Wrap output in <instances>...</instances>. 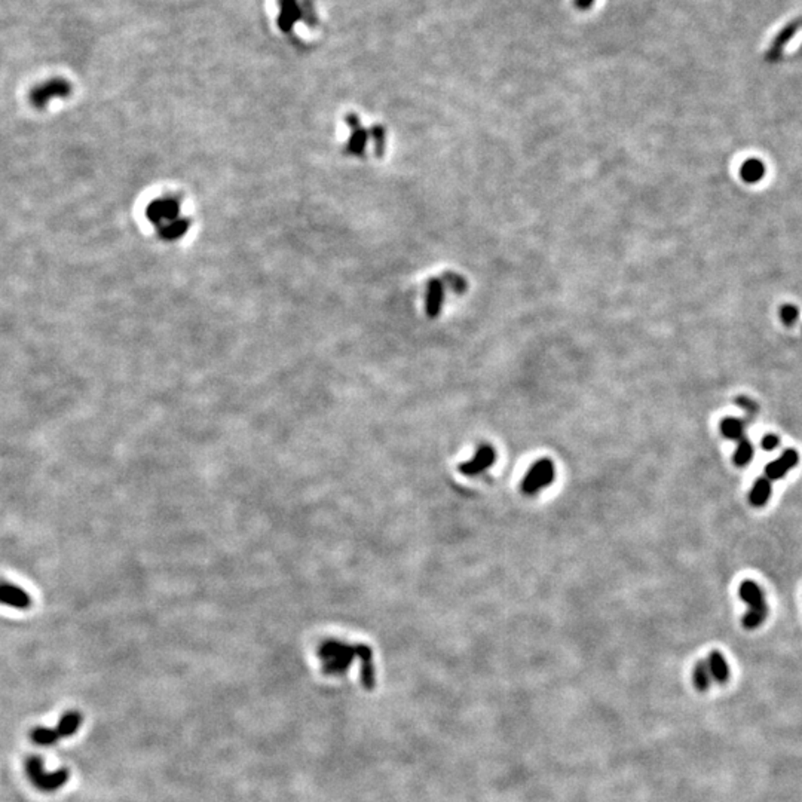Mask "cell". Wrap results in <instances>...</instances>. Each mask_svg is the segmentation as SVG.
Wrapping results in <instances>:
<instances>
[{
  "instance_id": "6da1fadb",
  "label": "cell",
  "mask_w": 802,
  "mask_h": 802,
  "mask_svg": "<svg viewBox=\"0 0 802 802\" xmlns=\"http://www.w3.org/2000/svg\"><path fill=\"white\" fill-rule=\"evenodd\" d=\"M137 223L164 245L182 244L196 229V210L191 195L175 184H157L138 198Z\"/></svg>"
},
{
  "instance_id": "7a4b0ae2",
  "label": "cell",
  "mask_w": 802,
  "mask_h": 802,
  "mask_svg": "<svg viewBox=\"0 0 802 802\" xmlns=\"http://www.w3.org/2000/svg\"><path fill=\"white\" fill-rule=\"evenodd\" d=\"M740 599L749 607V611L741 618V626L746 630H755L762 626L768 617V605L764 591L755 581L746 580L738 587Z\"/></svg>"
},
{
  "instance_id": "3957f363",
  "label": "cell",
  "mask_w": 802,
  "mask_h": 802,
  "mask_svg": "<svg viewBox=\"0 0 802 802\" xmlns=\"http://www.w3.org/2000/svg\"><path fill=\"white\" fill-rule=\"evenodd\" d=\"M318 653L323 661L324 673L342 675L351 666L354 657H359V645L352 647L338 640H327L320 647Z\"/></svg>"
},
{
  "instance_id": "277c9868",
  "label": "cell",
  "mask_w": 802,
  "mask_h": 802,
  "mask_svg": "<svg viewBox=\"0 0 802 802\" xmlns=\"http://www.w3.org/2000/svg\"><path fill=\"white\" fill-rule=\"evenodd\" d=\"M26 772L35 787L42 792L58 790L67 783L68 777H70V772H68L67 768H59L54 772H48L45 770L44 759L37 755L30 756L26 761Z\"/></svg>"
},
{
  "instance_id": "5b68a950",
  "label": "cell",
  "mask_w": 802,
  "mask_h": 802,
  "mask_svg": "<svg viewBox=\"0 0 802 802\" xmlns=\"http://www.w3.org/2000/svg\"><path fill=\"white\" fill-rule=\"evenodd\" d=\"M556 477V467L550 459H540L535 462L526 472L522 483V489L526 495H535L546 489Z\"/></svg>"
},
{
  "instance_id": "8992f818",
  "label": "cell",
  "mask_w": 802,
  "mask_h": 802,
  "mask_svg": "<svg viewBox=\"0 0 802 802\" xmlns=\"http://www.w3.org/2000/svg\"><path fill=\"white\" fill-rule=\"evenodd\" d=\"M72 94V85L63 77H54L37 85L30 93V102L37 108H44L52 98H64Z\"/></svg>"
},
{
  "instance_id": "52a82bcc",
  "label": "cell",
  "mask_w": 802,
  "mask_h": 802,
  "mask_svg": "<svg viewBox=\"0 0 802 802\" xmlns=\"http://www.w3.org/2000/svg\"><path fill=\"white\" fill-rule=\"evenodd\" d=\"M799 462V453L795 449H786L780 455V458L765 465V477L768 480H780L794 470Z\"/></svg>"
},
{
  "instance_id": "ba28073f",
  "label": "cell",
  "mask_w": 802,
  "mask_h": 802,
  "mask_svg": "<svg viewBox=\"0 0 802 802\" xmlns=\"http://www.w3.org/2000/svg\"><path fill=\"white\" fill-rule=\"evenodd\" d=\"M495 461H497V452H495L492 446L483 444L481 448H479V450L475 452L471 461L461 465L459 471L465 475H477L481 471L489 468L492 464H495Z\"/></svg>"
},
{
  "instance_id": "9c48e42d",
  "label": "cell",
  "mask_w": 802,
  "mask_h": 802,
  "mask_svg": "<svg viewBox=\"0 0 802 802\" xmlns=\"http://www.w3.org/2000/svg\"><path fill=\"white\" fill-rule=\"evenodd\" d=\"M302 19V2L299 0H278V27L281 32L290 33L297 21Z\"/></svg>"
},
{
  "instance_id": "30bf717a",
  "label": "cell",
  "mask_w": 802,
  "mask_h": 802,
  "mask_svg": "<svg viewBox=\"0 0 802 802\" xmlns=\"http://www.w3.org/2000/svg\"><path fill=\"white\" fill-rule=\"evenodd\" d=\"M0 605L17 609H27L32 605V599L21 587L9 582H2L0 584Z\"/></svg>"
},
{
  "instance_id": "8fae6325",
  "label": "cell",
  "mask_w": 802,
  "mask_h": 802,
  "mask_svg": "<svg viewBox=\"0 0 802 802\" xmlns=\"http://www.w3.org/2000/svg\"><path fill=\"white\" fill-rule=\"evenodd\" d=\"M706 662H707V667H709L710 676L713 680L718 682L719 685H724V683L728 682L731 673H729V666H728V662L724 657V653L716 651V649L712 651L709 653Z\"/></svg>"
},
{
  "instance_id": "7c38bea8",
  "label": "cell",
  "mask_w": 802,
  "mask_h": 802,
  "mask_svg": "<svg viewBox=\"0 0 802 802\" xmlns=\"http://www.w3.org/2000/svg\"><path fill=\"white\" fill-rule=\"evenodd\" d=\"M359 658L361 660V682L365 689H373L376 685V673L373 666V652L367 645H359Z\"/></svg>"
},
{
  "instance_id": "4fadbf2b",
  "label": "cell",
  "mask_w": 802,
  "mask_h": 802,
  "mask_svg": "<svg viewBox=\"0 0 802 802\" xmlns=\"http://www.w3.org/2000/svg\"><path fill=\"white\" fill-rule=\"evenodd\" d=\"M741 180L749 184L761 182L765 177V165L758 157H749L740 166Z\"/></svg>"
},
{
  "instance_id": "5bb4252c",
  "label": "cell",
  "mask_w": 802,
  "mask_h": 802,
  "mask_svg": "<svg viewBox=\"0 0 802 802\" xmlns=\"http://www.w3.org/2000/svg\"><path fill=\"white\" fill-rule=\"evenodd\" d=\"M771 492H772L771 480H768L767 477H759L750 489L749 502L756 508L764 507L771 498Z\"/></svg>"
},
{
  "instance_id": "9a60e30c",
  "label": "cell",
  "mask_w": 802,
  "mask_h": 802,
  "mask_svg": "<svg viewBox=\"0 0 802 802\" xmlns=\"http://www.w3.org/2000/svg\"><path fill=\"white\" fill-rule=\"evenodd\" d=\"M745 428H746L745 421L732 418V416H727V418L722 419L719 423V430L722 435L732 441H741L743 439H746Z\"/></svg>"
},
{
  "instance_id": "2e32d148",
  "label": "cell",
  "mask_w": 802,
  "mask_h": 802,
  "mask_svg": "<svg viewBox=\"0 0 802 802\" xmlns=\"http://www.w3.org/2000/svg\"><path fill=\"white\" fill-rule=\"evenodd\" d=\"M82 715L79 712H67L61 716V719L58 720L57 724V731L58 734L63 737H72L73 734H76L77 729L81 728L82 725Z\"/></svg>"
},
{
  "instance_id": "e0dca14e",
  "label": "cell",
  "mask_w": 802,
  "mask_h": 802,
  "mask_svg": "<svg viewBox=\"0 0 802 802\" xmlns=\"http://www.w3.org/2000/svg\"><path fill=\"white\" fill-rule=\"evenodd\" d=\"M692 683H694V688L700 692H706L710 688L712 676L706 660L697 661L694 667H692Z\"/></svg>"
},
{
  "instance_id": "ac0fdd59",
  "label": "cell",
  "mask_w": 802,
  "mask_h": 802,
  "mask_svg": "<svg viewBox=\"0 0 802 802\" xmlns=\"http://www.w3.org/2000/svg\"><path fill=\"white\" fill-rule=\"evenodd\" d=\"M30 738L39 746H54L57 745L58 740L61 738V736L58 734L57 728L36 727L32 732H30Z\"/></svg>"
},
{
  "instance_id": "d6986e66",
  "label": "cell",
  "mask_w": 802,
  "mask_h": 802,
  "mask_svg": "<svg viewBox=\"0 0 802 802\" xmlns=\"http://www.w3.org/2000/svg\"><path fill=\"white\" fill-rule=\"evenodd\" d=\"M754 444H752L747 439H743L741 441H738L737 449L732 455V462H734L736 467H746V465L752 461L754 458Z\"/></svg>"
},
{
  "instance_id": "ffe728a7",
  "label": "cell",
  "mask_w": 802,
  "mask_h": 802,
  "mask_svg": "<svg viewBox=\"0 0 802 802\" xmlns=\"http://www.w3.org/2000/svg\"><path fill=\"white\" fill-rule=\"evenodd\" d=\"M798 316H799V311L795 305H783L780 308V318L783 321L785 325L792 327L796 321H798Z\"/></svg>"
},
{
  "instance_id": "44dd1931",
  "label": "cell",
  "mask_w": 802,
  "mask_h": 802,
  "mask_svg": "<svg viewBox=\"0 0 802 802\" xmlns=\"http://www.w3.org/2000/svg\"><path fill=\"white\" fill-rule=\"evenodd\" d=\"M302 19L309 27H314L316 24V12L314 5L311 3V0H302Z\"/></svg>"
},
{
  "instance_id": "7402d4cb",
  "label": "cell",
  "mask_w": 802,
  "mask_h": 802,
  "mask_svg": "<svg viewBox=\"0 0 802 802\" xmlns=\"http://www.w3.org/2000/svg\"><path fill=\"white\" fill-rule=\"evenodd\" d=\"M779 444H780V437H779L777 434H772V432L765 434L764 437H762V440H761V448L764 449V450H767V452H771V450L777 449Z\"/></svg>"
},
{
  "instance_id": "603a6c76",
  "label": "cell",
  "mask_w": 802,
  "mask_h": 802,
  "mask_svg": "<svg viewBox=\"0 0 802 802\" xmlns=\"http://www.w3.org/2000/svg\"><path fill=\"white\" fill-rule=\"evenodd\" d=\"M736 404L740 405L743 410H746L752 416L758 413V404L754 400H750L749 397H741V395H738V397L736 399Z\"/></svg>"
},
{
  "instance_id": "cb8c5ba5",
  "label": "cell",
  "mask_w": 802,
  "mask_h": 802,
  "mask_svg": "<svg viewBox=\"0 0 802 802\" xmlns=\"http://www.w3.org/2000/svg\"><path fill=\"white\" fill-rule=\"evenodd\" d=\"M596 0H575V8L580 9V11H589L591 9V6L594 5Z\"/></svg>"
}]
</instances>
